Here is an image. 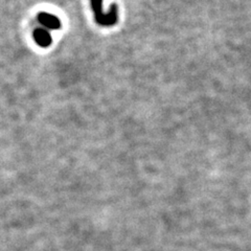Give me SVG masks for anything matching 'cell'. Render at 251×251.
<instances>
[{"mask_svg": "<svg viewBox=\"0 0 251 251\" xmlns=\"http://www.w3.org/2000/svg\"><path fill=\"white\" fill-rule=\"evenodd\" d=\"M34 38L36 43L42 47H47L51 44V36L44 28H37L34 31Z\"/></svg>", "mask_w": 251, "mask_h": 251, "instance_id": "cell-3", "label": "cell"}, {"mask_svg": "<svg viewBox=\"0 0 251 251\" xmlns=\"http://www.w3.org/2000/svg\"><path fill=\"white\" fill-rule=\"evenodd\" d=\"M38 20L41 25L49 29H59L61 27V21L56 16L49 13H40L38 15Z\"/></svg>", "mask_w": 251, "mask_h": 251, "instance_id": "cell-2", "label": "cell"}, {"mask_svg": "<svg viewBox=\"0 0 251 251\" xmlns=\"http://www.w3.org/2000/svg\"><path fill=\"white\" fill-rule=\"evenodd\" d=\"M91 7L94 12L96 21L101 26H112L119 20V9L116 5H112L107 13L103 12V0H90Z\"/></svg>", "mask_w": 251, "mask_h": 251, "instance_id": "cell-1", "label": "cell"}]
</instances>
